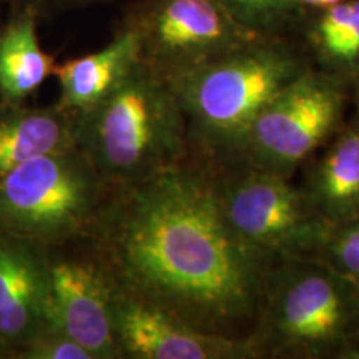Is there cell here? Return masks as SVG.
I'll use <instances>...</instances> for the list:
<instances>
[{"label": "cell", "mask_w": 359, "mask_h": 359, "mask_svg": "<svg viewBox=\"0 0 359 359\" xmlns=\"http://www.w3.org/2000/svg\"><path fill=\"white\" fill-rule=\"evenodd\" d=\"M93 240L116 285L188 325L233 338L257 325L275 262L230 226L208 163L116 188Z\"/></svg>", "instance_id": "6da1fadb"}, {"label": "cell", "mask_w": 359, "mask_h": 359, "mask_svg": "<svg viewBox=\"0 0 359 359\" xmlns=\"http://www.w3.org/2000/svg\"><path fill=\"white\" fill-rule=\"evenodd\" d=\"M308 69L291 45L273 35L168 80L185 114L190 145L208 163H230L259 111Z\"/></svg>", "instance_id": "7a4b0ae2"}, {"label": "cell", "mask_w": 359, "mask_h": 359, "mask_svg": "<svg viewBox=\"0 0 359 359\" xmlns=\"http://www.w3.org/2000/svg\"><path fill=\"white\" fill-rule=\"evenodd\" d=\"M77 147L114 190L177 167L190 154L177 93L142 62L109 97L79 115Z\"/></svg>", "instance_id": "3957f363"}, {"label": "cell", "mask_w": 359, "mask_h": 359, "mask_svg": "<svg viewBox=\"0 0 359 359\" xmlns=\"http://www.w3.org/2000/svg\"><path fill=\"white\" fill-rule=\"evenodd\" d=\"M250 341L258 358H349L359 353V285L316 257L273 269Z\"/></svg>", "instance_id": "277c9868"}, {"label": "cell", "mask_w": 359, "mask_h": 359, "mask_svg": "<svg viewBox=\"0 0 359 359\" xmlns=\"http://www.w3.org/2000/svg\"><path fill=\"white\" fill-rule=\"evenodd\" d=\"M111 195L79 147L37 156L0 180V233L37 246L93 238Z\"/></svg>", "instance_id": "5b68a950"}, {"label": "cell", "mask_w": 359, "mask_h": 359, "mask_svg": "<svg viewBox=\"0 0 359 359\" xmlns=\"http://www.w3.org/2000/svg\"><path fill=\"white\" fill-rule=\"evenodd\" d=\"M231 173H213L219 205L230 226L245 243L273 262L316 257L331 226L314 208L304 188L290 177L245 163ZM212 168V167H210Z\"/></svg>", "instance_id": "8992f818"}, {"label": "cell", "mask_w": 359, "mask_h": 359, "mask_svg": "<svg viewBox=\"0 0 359 359\" xmlns=\"http://www.w3.org/2000/svg\"><path fill=\"white\" fill-rule=\"evenodd\" d=\"M344 105V79L309 67L259 111L230 163L291 177L298 165L338 132Z\"/></svg>", "instance_id": "52a82bcc"}, {"label": "cell", "mask_w": 359, "mask_h": 359, "mask_svg": "<svg viewBox=\"0 0 359 359\" xmlns=\"http://www.w3.org/2000/svg\"><path fill=\"white\" fill-rule=\"evenodd\" d=\"M123 22L138 35L142 64L165 80L263 37L238 24L217 0H142Z\"/></svg>", "instance_id": "ba28073f"}, {"label": "cell", "mask_w": 359, "mask_h": 359, "mask_svg": "<svg viewBox=\"0 0 359 359\" xmlns=\"http://www.w3.org/2000/svg\"><path fill=\"white\" fill-rule=\"evenodd\" d=\"M45 323L70 336L93 359L122 358L114 323L115 281L97 259L45 255Z\"/></svg>", "instance_id": "9c48e42d"}, {"label": "cell", "mask_w": 359, "mask_h": 359, "mask_svg": "<svg viewBox=\"0 0 359 359\" xmlns=\"http://www.w3.org/2000/svg\"><path fill=\"white\" fill-rule=\"evenodd\" d=\"M114 323L120 353L133 359L258 358L250 338L198 330L167 309L128 293L116 283Z\"/></svg>", "instance_id": "30bf717a"}, {"label": "cell", "mask_w": 359, "mask_h": 359, "mask_svg": "<svg viewBox=\"0 0 359 359\" xmlns=\"http://www.w3.org/2000/svg\"><path fill=\"white\" fill-rule=\"evenodd\" d=\"M42 246L0 233V348L17 353L45 323Z\"/></svg>", "instance_id": "8fae6325"}, {"label": "cell", "mask_w": 359, "mask_h": 359, "mask_svg": "<svg viewBox=\"0 0 359 359\" xmlns=\"http://www.w3.org/2000/svg\"><path fill=\"white\" fill-rule=\"evenodd\" d=\"M142 62L140 40L132 27L122 22L100 50L57 64L53 77L58 82L57 105L62 110L82 115L128 77Z\"/></svg>", "instance_id": "7c38bea8"}, {"label": "cell", "mask_w": 359, "mask_h": 359, "mask_svg": "<svg viewBox=\"0 0 359 359\" xmlns=\"http://www.w3.org/2000/svg\"><path fill=\"white\" fill-rule=\"evenodd\" d=\"M79 115L57 105L0 102V180L27 161L77 147Z\"/></svg>", "instance_id": "4fadbf2b"}, {"label": "cell", "mask_w": 359, "mask_h": 359, "mask_svg": "<svg viewBox=\"0 0 359 359\" xmlns=\"http://www.w3.org/2000/svg\"><path fill=\"white\" fill-rule=\"evenodd\" d=\"M39 17L32 8H11L0 27V102L25 103L53 77L57 62L40 43Z\"/></svg>", "instance_id": "5bb4252c"}, {"label": "cell", "mask_w": 359, "mask_h": 359, "mask_svg": "<svg viewBox=\"0 0 359 359\" xmlns=\"http://www.w3.org/2000/svg\"><path fill=\"white\" fill-rule=\"evenodd\" d=\"M304 191L333 228L359 217V123L336 135L313 165Z\"/></svg>", "instance_id": "9a60e30c"}, {"label": "cell", "mask_w": 359, "mask_h": 359, "mask_svg": "<svg viewBox=\"0 0 359 359\" xmlns=\"http://www.w3.org/2000/svg\"><path fill=\"white\" fill-rule=\"evenodd\" d=\"M309 39L326 72L354 79L359 70V0H344L320 11Z\"/></svg>", "instance_id": "2e32d148"}, {"label": "cell", "mask_w": 359, "mask_h": 359, "mask_svg": "<svg viewBox=\"0 0 359 359\" xmlns=\"http://www.w3.org/2000/svg\"><path fill=\"white\" fill-rule=\"evenodd\" d=\"M224 11L251 32L271 37L294 19L298 0H217Z\"/></svg>", "instance_id": "e0dca14e"}, {"label": "cell", "mask_w": 359, "mask_h": 359, "mask_svg": "<svg viewBox=\"0 0 359 359\" xmlns=\"http://www.w3.org/2000/svg\"><path fill=\"white\" fill-rule=\"evenodd\" d=\"M316 258L359 285V217L334 226Z\"/></svg>", "instance_id": "ac0fdd59"}, {"label": "cell", "mask_w": 359, "mask_h": 359, "mask_svg": "<svg viewBox=\"0 0 359 359\" xmlns=\"http://www.w3.org/2000/svg\"><path fill=\"white\" fill-rule=\"evenodd\" d=\"M17 353H20L17 358L25 359H93L77 341L48 323H43Z\"/></svg>", "instance_id": "d6986e66"}, {"label": "cell", "mask_w": 359, "mask_h": 359, "mask_svg": "<svg viewBox=\"0 0 359 359\" xmlns=\"http://www.w3.org/2000/svg\"><path fill=\"white\" fill-rule=\"evenodd\" d=\"M105 2H109V0H0V4H7L11 8H32L40 17Z\"/></svg>", "instance_id": "ffe728a7"}, {"label": "cell", "mask_w": 359, "mask_h": 359, "mask_svg": "<svg viewBox=\"0 0 359 359\" xmlns=\"http://www.w3.org/2000/svg\"><path fill=\"white\" fill-rule=\"evenodd\" d=\"M344 2V0H298L299 8H314V11H323L336 4Z\"/></svg>", "instance_id": "44dd1931"}, {"label": "cell", "mask_w": 359, "mask_h": 359, "mask_svg": "<svg viewBox=\"0 0 359 359\" xmlns=\"http://www.w3.org/2000/svg\"><path fill=\"white\" fill-rule=\"evenodd\" d=\"M354 80H356V88H358V100H359V70L354 75Z\"/></svg>", "instance_id": "7402d4cb"}, {"label": "cell", "mask_w": 359, "mask_h": 359, "mask_svg": "<svg viewBox=\"0 0 359 359\" xmlns=\"http://www.w3.org/2000/svg\"><path fill=\"white\" fill-rule=\"evenodd\" d=\"M0 6H2V4H0ZM2 24H4V20H2V17H0V27H2Z\"/></svg>", "instance_id": "603a6c76"}]
</instances>
